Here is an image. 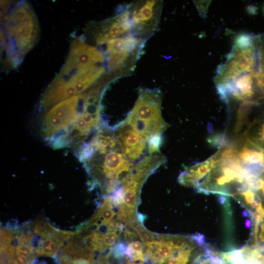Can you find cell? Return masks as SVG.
<instances>
[{
	"label": "cell",
	"instance_id": "cell-1",
	"mask_svg": "<svg viewBox=\"0 0 264 264\" xmlns=\"http://www.w3.org/2000/svg\"><path fill=\"white\" fill-rule=\"evenodd\" d=\"M1 43L5 60L17 66L36 44L39 26L32 7L25 1L17 2L1 18Z\"/></svg>",
	"mask_w": 264,
	"mask_h": 264
},
{
	"label": "cell",
	"instance_id": "cell-2",
	"mask_svg": "<svg viewBox=\"0 0 264 264\" xmlns=\"http://www.w3.org/2000/svg\"><path fill=\"white\" fill-rule=\"evenodd\" d=\"M103 65L89 69L60 71L45 90L41 107L47 109L57 103L82 94L105 72Z\"/></svg>",
	"mask_w": 264,
	"mask_h": 264
},
{
	"label": "cell",
	"instance_id": "cell-3",
	"mask_svg": "<svg viewBox=\"0 0 264 264\" xmlns=\"http://www.w3.org/2000/svg\"><path fill=\"white\" fill-rule=\"evenodd\" d=\"M161 95L159 90L143 91L125 123L147 141L154 134H162L168 125L161 114Z\"/></svg>",
	"mask_w": 264,
	"mask_h": 264
},
{
	"label": "cell",
	"instance_id": "cell-4",
	"mask_svg": "<svg viewBox=\"0 0 264 264\" xmlns=\"http://www.w3.org/2000/svg\"><path fill=\"white\" fill-rule=\"evenodd\" d=\"M251 175L236 161L221 162L199 182L196 190L233 198L249 188Z\"/></svg>",
	"mask_w": 264,
	"mask_h": 264
},
{
	"label": "cell",
	"instance_id": "cell-5",
	"mask_svg": "<svg viewBox=\"0 0 264 264\" xmlns=\"http://www.w3.org/2000/svg\"><path fill=\"white\" fill-rule=\"evenodd\" d=\"M85 93L60 101L49 108L43 120L42 134L53 146L66 134L80 114Z\"/></svg>",
	"mask_w": 264,
	"mask_h": 264
},
{
	"label": "cell",
	"instance_id": "cell-6",
	"mask_svg": "<svg viewBox=\"0 0 264 264\" xmlns=\"http://www.w3.org/2000/svg\"><path fill=\"white\" fill-rule=\"evenodd\" d=\"M120 146L104 151H94L92 156L84 162L85 166L94 180V183L104 189L110 181L121 180L129 173L133 164Z\"/></svg>",
	"mask_w": 264,
	"mask_h": 264
},
{
	"label": "cell",
	"instance_id": "cell-7",
	"mask_svg": "<svg viewBox=\"0 0 264 264\" xmlns=\"http://www.w3.org/2000/svg\"><path fill=\"white\" fill-rule=\"evenodd\" d=\"M234 145L236 161L251 175L259 177L264 170V150L245 135L235 139Z\"/></svg>",
	"mask_w": 264,
	"mask_h": 264
},
{
	"label": "cell",
	"instance_id": "cell-8",
	"mask_svg": "<svg viewBox=\"0 0 264 264\" xmlns=\"http://www.w3.org/2000/svg\"><path fill=\"white\" fill-rule=\"evenodd\" d=\"M104 61V54L100 49L86 44L81 38H76L71 42L68 57L63 68H91L103 65Z\"/></svg>",
	"mask_w": 264,
	"mask_h": 264
},
{
	"label": "cell",
	"instance_id": "cell-9",
	"mask_svg": "<svg viewBox=\"0 0 264 264\" xmlns=\"http://www.w3.org/2000/svg\"><path fill=\"white\" fill-rule=\"evenodd\" d=\"M122 151L130 160L134 161L143 155L147 140L123 122L113 131Z\"/></svg>",
	"mask_w": 264,
	"mask_h": 264
},
{
	"label": "cell",
	"instance_id": "cell-10",
	"mask_svg": "<svg viewBox=\"0 0 264 264\" xmlns=\"http://www.w3.org/2000/svg\"><path fill=\"white\" fill-rule=\"evenodd\" d=\"M96 28V41L98 45L127 34L132 28L130 12L126 11L118 16L101 22Z\"/></svg>",
	"mask_w": 264,
	"mask_h": 264
},
{
	"label": "cell",
	"instance_id": "cell-11",
	"mask_svg": "<svg viewBox=\"0 0 264 264\" xmlns=\"http://www.w3.org/2000/svg\"><path fill=\"white\" fill-rule=\"evenodd\" d=\"M221 162L220 151L203 162L195 164L182 171L178 182L185 186L196 189L199 182L215 167Z\"/></svg>",
	"mask_w": 264,
	"mask_h": 264
},
{
	"label": "cell",
	"instance_id": "cell-12",
	"mask_svg": "<svg viewBox=\"0 0 264 264\" xmlns=\"http://www.w3.org/2000/svg\"><path fill=\"white\" fill-rule=\"evenodd\" d=\"M226 264H264V243L249 242L240 249L226 252Z\"/></svg>",
	"mask_w": 264,
	"mask_h": 264
},
{
	"label": "cell",
	"instance_id": "cell-13",
	"mask_svg": "<svg viewBox=\"0 0 264 264\" xmlns=\"http://www.w3.org/2000/svg\"><path fill=\"white\" fill-rule=\"evenodd\" d=\"M158 2L147 0L135 6L131 16L132 27H137L139 32L146 31L147 27H154L158 18Z\"/></svg>",
	"mask_w": 264,
	"mask_h": 264
},
{
	"label": "cell",
	"instance_id": "cell-14",
	"mask_svg": "<svg viewBox=\"0 0 264 264\" xmlns=\"http://www.w3.org/2000/svg\"><path fill=\"white\" fill-rule=\"evenodd\" d=\"M242 135L264 150V110L251 121Z\"/></svg>",
	"mask_w": 264,
	"mask_h": 264
},
{
	"label": "cell",
	"instance_id": "cell-15",
	"mask_svg": "<svg viewBox=\"0 0 264 264\" xmlns=\"http://www.w3.org/2000/svg\"><path fill=\"white\" fill-rule=\"evenodd\" d=\"M64 242L55 238L41 239L37 247L35 249V253L38 256L56 257L57 253Z\"/></svg>",
	"mask_w": 264,
	"mask_h": 264
},
{
	"label": "cell",
	"instance_id": "cell-16",
	"mask_svg": "<svg viewBox=\"0 0 264 264\" xmlns=\"http://www.w3.org/2000/svg\"><path fill=\"white\" fill-rule=\"evenodd\" d=\"M33 231L36 235L40 236L43 239L55 238L62 240L63 230L55 228L49 222L43 220L38 221L35 223Z\"/></svg>",
	"mask_w": 264,
	"mask_h": 264
},
{
	"label": "cell",
	"instance_id": "cell-17",
	"mask_svg": "<svg viewBox=\"0 0 264 264\" xmlns=\"http://www.w3.org/2000/svg\"><path fill=\"white\" fill-rule=\"evenodd\" d=\"M251 242L264 243V217L252 225Z\"/></svg>",
	"mask_w": 264,
	"mask_h": 264
},
{
	"label": "cell",
	"instance_id": "cell-18",
	"mask_svg": "<svg viewBox=\"0 0 264 264\" xmlns=\"http://www.w3.org/2000/svg\"><path fill=\"white\" fill-rule=\"evenodd\" d=\"M14 230L11 228L0 227V251L6 250L9 245Z\"/></svg>",
	"mask_w": 264,
	"mask_h": 264
},
{
	"label": "cell",
	"instance_id": "cell-19",
	"mask_svg": "<svg viewBox=\"0 0 264 264\" xmlns=\"http://www.w3.org/2000/svg\"><path fill=\"white\" fill-rule=\"evenodd\" d=\"M147 142L149 153L150 154L158 153L162 143L161 134L156 133L153 135Z\"/></svg>",
	"mask_w": 264,
	"mask_h": 264
},
{
	"label": "cell",
	"instance_id": "cell-20",
	"mask_svg": "<svg viewBox=\"0 0 264 264\" xmlns=\"http://www.w3.org/2000/svg\"><path fill=\"white\" fill-rule=\"evenodd\" d=\"M126 264H144L143 262H139V263H134V262H129L128 263H127Z\"/></svg>",
	"mask_w": 264,
	"mask_h": 264
}]
</instances>
